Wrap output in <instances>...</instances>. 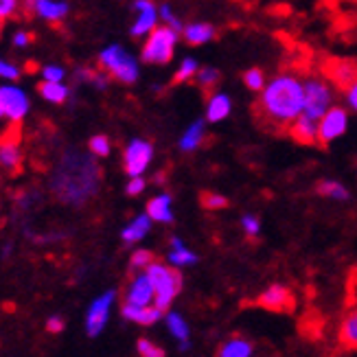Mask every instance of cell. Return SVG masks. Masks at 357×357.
I'll return each mask as SVG.
<instances>
[{
	"instance_id": "1",
	"label": "cell",
	"mask_w": 357,
	"mask_h": 357,
	"mask_svg": "<svg viewBox=\"0 0 357 357\" xmlns=\"http://www.w3.org/2000/svg\"><path fill=\"white\" fill-rule=\"evenodd\" d=\"M49 186L61 204L82 208L101 189V169L92 160V153L88 156L79 149H66L53 169Z\"/></svg>"
},
{
	"instance_id": "2",
	"label": "cell",
	"mask_w": 357,
	"mask_h": 357,
	"mask_svg": "<svg viewBox=\"0 0 357 357\" xmlns=\"http://www.w3.org/2000/svg\"><path fill=\"white\" fill-rule=\"evenodd\" d=\"M305 86L294 75H278L261 90L255 114L261 126L272 132H287L289 126L303 114Z\"/></svg>"
},
{
	"instance_id": "3",
	"label": "cell",
	"mask_w": 357,
	"mask_h": 357,
	"mask_svg": "<svg viewBox=\"0 0 357 357\" xmlns=\"http://www.w3.org/2000/svg\"><path fill=\"white\" fill-rule=\"evenodd\" d=\"M149 281L153 285V305H158L162 312H167L172 303L176 301V296L182 291V274L178 272V268H174L172 263L169 266H162V263L153 261L151 266L145 270Z\"/></svg>"
},
{
	"instance_id": "4",
	"label": "cell",
	"mask_w": 357,
	"mask_h": 357,
	"mask_svg": "<svg viewBox=\"0 0 357 357\" xmlns=\"http://www.w3.org/2000/svg\"><path fill=\"white\" fill-rule=\"evenodd\" d=\"M99 66L116 79L119 84H126V86H132L136 84L138 79V61L134 55H130L128 49H123L121 44H110L105 46L99 55Z\"/></svg>"
},
{
	"instance_id": "5",
	"label": "cell",
	"mask_w": 357,
	"mask_h": 357,
	"mask_svg": "<svg viewBox=\"0 0 357 357\" xmlns=\"http://www.w3.org/2000/svg\"><path fill=\"white\" fill-rule=\"evenodd\" d=\"M178 40H180V31L167 26V24L156 26L143 44L141 59L145 64H156V66L169 64V61L174 59Z\"/></svg>"
},
{
	"instance_id": "6",
	"label": "cell",
	"mask_w": 357,
	"mask_h": 357,
	"mask_svg": "<svg viewBox=\"0 0 357 357\" xmlns=\"http://www.w3.org/2000/svg\"><path fill=\"white\" fill-rule=\"evenodd\" d=\"M303 86H305L303 114L320 121L322 114L333 105V90H331L329 82L320 79V77H309V79L303 82Z\"/></svg>"
},
{
	"instance_id": "7",
	"label": "cell",
	"mask_w": 357,
	"mask_h": 357,
	"mask_svg": "<svg viewBox=\"0 0 357 357\" xmlns=\"http://www.w3.org/2000/svg\"><path fill=\"white\" fill-rule=\"evenodd\" d=\"M153 160V147L149 141H143V138H134V141L128 143L126 151H123V169L130 178L134 176H143L149 165Z\"/></svg>"
},
{
	"instance_id": "8",
	"label": "cell",
	"mask_w": 357,
	"mask_h": 357,
	"mask_svg": "<svg viewBox=\"0 0 357 357\" xmlns=\"http://www.w3.org/2000/svg\"><path fill=\"white\" fill-rule=\"evenodd\" d=\"M114 301H116V291L107 289V291L101 294V296H97L95 301H92V305L88 307V312H86V333L90 337L101 335V331L105 329L107 320H110V312H112Z\"/></svg>"
},
{
	"instance_id": "9",
	"label": "cell",
	"mask_w": 357,
	"mask_h": 357,
	"mask_svg": "<svg viewBox=\"0 0 357 357\" xmlns=\"http://www.w3.org/2000/svg\"><path fill=\"white\" fill-rule=\"evenodd\" d=\"M347 126H349V114L344 107L331 105L318 121V143L327 147L329 143H333L335 138H340L347 132Z\"/></svg>"
},
{
	"instance_id": "10",
	"label": "cell",
	"mask_w": 357,
	"mask_h": 357,
	"mask_svg": "<svg viewBox=\"0 0 357 357\" xmlns=\"http://www.w3.org/2000/svg\"><path fill=\"white\" fill-rule=\"evenodd\" d=\"M0 97H3V105H5V116L9 123H22L31 110V101L29 95L11 82H7L5 86H0Z\"/></svg>"
},
{
	"instance_id": "11",
	"label": "cell",
	"mask_w": 357,
	"mask_h": 357,
	"mask_svg": "<svg viewBox=\"0 0 357 357\" xmlns=\"http://www.w3.org/2000/svg\"><path fill=\"white\" fill-rule=\"evenodd\" d=\"M134 9H136V20L130 29V33L132 38H147L151 31L158 26L160 13L151 0H136Z\"/></svg>"
},
{
	"instance_id": "12",
	"label": "cell",
	"mask_w": 357,
	"mask_h": 357,
	"mask_svg": "<svg viewBox=\"0 0 357 357\" xmlns=\"http://www.w3.org/2000/svg\"><path fill=\"white\" fill-rule=\"evenodd\" d=\"M22 7L29 13H36L46 22H61L68 15L70 7L64 0H22Z\"/></svg>"
},
{
	"instance_id": "13",
	"label": "cell",
	"mask_w": 357,
	"mask_h": 357,
	"mask_svg": "<svg viewBox=\"0 0 357 357\" xmlns=\"http://www.w3.org/2000/svg\"><path fill=\"white\" fill-rule=\"evenodd\" d=\"M257 305L270 312H291L294 309V294L285 285H272L266 291H261V296L257 298Z\"/></svg>"
},
{
	"instance_id": "14",
	"label": "cell",
	"mask_w": 357,
	"mask_h": 357,
	"mask_svg": "<svg viewBox=\"0 0 357 357\" xmlns=\"http://www.w3.org/2000/svg\"><path fill=\"white\" fill-rule=\"evenodd\" d=\"M153 298H156V294H153V285L149 281V276L145 270L136 272L134 278L128 285V291H126V303H134V305H151Z\"/></svg>"
},
{
	"instance_id": "15",
	"label": "cell",
	"mask_w": 357,
	"mask_h": 357,
	"mask_svg": "<svg viewBox=\"0 0 357 357\" xmlns=\"http://www.w3.org/2000/svg\"><path fill=\"white\" fill-rule=\"evenodd\" d=\"M121 314L126 320L141 324V327H149V324H156L162 318V309L158 305H134V303H126L121 309Z\"/></svg>"
},
{
	"instance_id": "16",
	"label": "cell",
	"mask_w": 357,
	"mask_h": 357,
	"mask_svg": "<svg viewBox=\"0 0 357 357\" xmlns=\"http://www.w3.org/2000/svg\"><path fill=\"white\" fill-rule=\"evenodd\" d=\"M22 167V147L18 138H3L0 141V172L15 174Z\"/></svg>"
},
{
	"instance_id": "17",
	"label": "cell",
	"mask_w": 357,
	"mask_h": 357,
	"mask_svg": "<svg viewBox=\"0 0 357 357\" xmlns=\"http://www.w3.org/2000/svg\"><path fill=\"white\" fill-rule=\"evenodd\" d=\"M289 136L294 138L296 143L301 145H314L318 143V121L307 116V114H301L296 121L289 126Z\"/></svg>"
},
{
	"instance_id": "18",
	"label": "cell",
	"mask_w": 357,
	"mask_h": 357,
	"mask_svg": "<svg viewBox=\"0 0 357 357\" xmlns=\"http://www.w3.org/2000/svg\"><path fill=\"white\" fill-rule=\"evenodd\" d=\"M327 77L337 88L344 90L357 77V64L349 59H331L327 61Z\"/></svg>"
},
{
	"instance_id": "19",
	"label": "cell",
	"mask_w": 357,
	"mask_h": 357,
	"mask_svg": "<svg viewBox=\"0 0 357 357\" xmlns=\"http://www.w3.org/2000/svg\"><path fill=\"white\" fill-rule=\"evenodd\" d=\"M147 215L151 222L158 224H172L174 222V199L169 193H160L147 202Z\"/></svg>"
},
{
	"instance_id": "20",
	"label": "cell",
	"mask_w": 357,
	"mask_h": 357,
	"mask_svg": "<svg viewBox=\"0 0 357 357\" xmlns=\"http://www.w3.org/2000/svg\"><path fill=\"white\" fill-rule=\"evenodd\" d=\"M149 230H151V217H149L147 213L136 215L134 220L121 230V239L132 245V243L143 241V239L149 235Z\"/></svg>"
},
{
	"instance_id": "21",
	"label": "cell",
	"mask_w": 357,
	"mask_h": 357,
	"mask_svg": "<svg viewBox=\"0 0 357 357\" xmlns=\"http://www.w3.org/2000/svg\"><path fill=\"white\" fill-rule=\"evenodd\" d=\"M204 141H206V123L204 121H195L180 136V149L186 151V153H191V151L199 149Z\"/></svg>"
},
{
	"instance_id": "22",
	"label": "cell",
	"mask_w": 357,
	"mask_h": 357,
	"mask_svg": "<svg viewBox=\"0 0 357 357\" xmlns=\"http://www.w3.org/2000/svg\"><path fill=\"white\" fill-rule=\"evenodd\" d=\"M40 90V97L46 103H53V105H64L70 99V88L64 82H44L38 86Z\"/></svg>"
},
{
	"instance_id": "23",
	"label": "cell",
	"mask_w": 357,
	"mask_h": 357,
	"mask_svg": "<svg viewBox=\"0 0 357 357\" xmlns=\"http://www.w3.org/2000/svg\"><path fill=\"white\" fill-rule=\"evenodd\" d=\"M337 340L347 351H357V309L349 312L337 329Z\"/></svg>"
},
{
	"instance_id": "24",
	"label": "cell",
	"mask_w": 357,
	"mask_h": 357,
	"mask_svg": "<svg viewBox=\"0 0 357 357\" xmlns=\"http://www.w3.org/2000/svg\"><path fill=\"white\" fill-rule=\"evenodd\" d=\"M232 110V101L224 92H215V95L208 97L206 101V121L211 123H220L224 121Z\"/></svg>"
},
{
	"instance_id": "25",
	"label": "cell",
	"mask_w": 357,
	"mask_h": 357,
	"mask_svg": "<svg viewBox=\"0 0 357 357\" xmlns=\"http://www.w3.org/2000/svg\"><path fill=\"white\" fill-rule=\"evenodd\" d=\"M182 36L191 46H199V44H206L215 38V26L208 22H193L182 29Z\"/></svg>"
},
{
	"instance_id": "26",
	"label": "cell",
	"mask_w": 357,
	"mask_h": 357,
	"mask_svg": "<svg viewBox=\"0 0 357 357\" xmlns=\"http://www.w3.org/2000/svg\"><path fill=\"white\" fill-rule=\"evenodd\" d=\"M252 344L243 337H230L228 342H224L217 351L220 357H250L252 355Z\"/></svg>"
},
{
	"instance_id": "27",
	"label": "cell",
	"mask_w": 357,
	"mask_h": 357,
	"mask_svg": "<svg viewBox=\"0 0 357 357\" xmlns=\"http://www.w3.org/2000/svg\"><path fill=\"white\" fill-rule=\"evenodd\" d=\"M318 193L322 197H329V199H349V189L342 182H335V180H324L318 184Z\"/></svg>"
},
{
	"instance_id": "28",
	"label": "cell",
	"mask_w": 357,
	"mask_h": 357,
	"mask_svg": "<svg viewBox=\"0 0 357 357\" xmlns=\"http://www.w3.org/2000/svg\"><path fill=\"white\" fill-rule=\"evenodd\" d=\"M167 259H169V263H172L174 268H186V266H195V263H197V255L191 252L186 245L172 248V252H169Z\"/></svg>"
},
{
	"instance_id": "29",
	"label": "cell",
	"mask_w": 357,
	"mask_h": 357,
	"mask_svg": "<svg viewBox=\"0 0 357 357\" xmlns=\"http://www.w3.org/2000/svg\"><path fill=\"white\" fill-rule=\"evenodd\" d=\"M167 329L178 340V342L180 340H189V324H186V320L176 312L167 314Z\"/></svg>"
},
{
	"instance_id": "30",
	"label": "cell",
	"mask_w": 357,
	"mask_h": 357,
	"mask_svg": "<svg viewBox=\"0 0 357 357\" xmlns=\"http://www.w3.org/2000/svg\"><path fill=\"white\" fill-rule=\"evenodd\" d=\"M199 66H197V61L193 57H184L180 61V66L174 75V84H186V82H191L195 79V75H197Z\"/></svg>"
},
{
	"instance_id": "31",
	"label": "cell",
	"mask_w": 357,
	"mask_h": 357,
	"mask_svg": "<svg viewBox=\"0 0 357 357\" xmlns=\"http://www.w3.org/2000/svg\"><path fill=\"white\" fill-rule=\"evenodd\" d=\"M88 149H90V153L95 158H107V156H110V151H112V143H110V138H107V136L97 134V136H92L88 141Z\"/></svg>"
},
{
	"instance_id": "32",
	"label": "cell",
	"mask_w": 357,
	"mask_h": 357,
	"mask_svg": "<svg viewBox=\"0 0 357 357\" xmlns=\"http://www.w3.org/2000/svg\"><path fill=\"white\" fill-rule=\"evenodd\" d=\"M195 82L202 90H213L217 84H220V73H217L215 68H199L197 75H195Z\"/></svg>"
},
{
	"instance_id": "33",
	"label": "cell",
	"mask_w": 357,
	"mask_h": 357,
	"mask_svg": "<svg viewBox=\"0 0 357 357\" xmlns=\"http://www.w3.org/2000/svg\"><path fill=\"white\" fill-rule=\"evenodd\" d=\"M243 84L248 90H252V92H261L263 88H266V75H263V70L259 68H250V70H245L243 73Z\"/></svg>"
},
{
	"instance_id": "34",
	"label": "cell",
	"mask_w": 357,
	"mask_h": 357,
	"mask_svg": "<svg viewBox=\"0 0 357 357\" xmlns=\"http://www.w3.org/2000/svg\"><path fill=\"white\" fill-rule=\"evenodd\" d=\"M153 263V255L149 252V250H145V248H138V250L132 255V259H130V266H132V270H136V272H141V270H147L149 266Z\"/></svg>"
},
{
	"instance_id": "35",
	"label": "cell",
	"mask_w": 357,
	"mask_h": 357,
	"mask_svg": "<svg viewBox=\"0 0 357 357\" xmlns=\"http://www.w3.org/2000/svg\"><path fill=\"white\" fill-rule=\"evenodd\" d=\"M40 75H42L44 82H64L68 73L64 66H59V64H46V66H42Z\"/></svg>"
},
{
	"instance_id": "36",
	"label": "cell",
	"mask_w": 357,
	"mask_h": 357,
	"mask_svg": "<svg viewBox=\"0 0 357 357\" xmlns=\"http://www.w3.org/2000/svg\"><path fill=\"white\" fill-rule=\"evenodd\" d=\"M202 206L206 211H222L228 206V199L222 193H202Z\"/></svg>"
},
{
	"instance_id": "37",
	"label": "cell",
	"mask_w": 357,
	"mask_h": 357,
	"mask_svg": "<svg viewBox=\"0 0 357 357\" xmlns=\"http://www.w3.org/2000/svg\"><path fill=\"white\" fill-rule=\"evenodd\" d=\"M136 351L141 353L143 357H162L165 355V351L160 349V347H156L151 342V340H147V337H141L136 342Z\"/></svg>"
},
{
	"instance_id": "38",
	"label": "cell",
	"mask_w": 357,
	"mask_h": 357,
	"mask_svg": "<svg viewBox=\"0 0 357 357\" xmlns=\"http://www.w3.org/2000/svg\"><path fill=\"white\" fill-rule=\"evenodd\" d=\"M22 0H0V22L11 20L15 13L20 11Z\"/></svg>"
},
{
	"instance_id": "39",
	"label": "cell",
	"mask_w": 357,
	"mask_h": 357,
	"mask_svg": "<svg viewBox=\"0 0 357 357\" xmlns=\"http://www.w3.org/2000/svg\"><path fill=\"white\" fill-rule=\"evenodd\" d=\"M158 13H160V20H165L167 26H172V29H176V31H180V33H182V29H184V26H182L180 18L174 13L172 7H169V5H162V7L158 9Z\"/></svg>"
},
{
	"instance_id": "40",
	"label": "cell",
	"mask_w": 357,
	"mask_h": 357,
	"mask_svg": "<svg viewBox=\"0 0 357 357\" xmlns=\"http://www.w3.org/2000/svg\"><path fill=\"white\" fill-rule=\"evenodd\" d=\"M20 68L11 64V61L7 59H0V79H5V82H18V77H20Z\"/></svg>"
},
{
	"instance_id": "41",
	"label": "cell",
	"mask_w": 357,
	"mask_h": 357,
	"mask_svg": "<svg viewBox=\"0 0 357 357\" xmlns=\"http://www.w3.org/2000/svg\"><path fill=\"white\" fill-rule=\"evenodd\" d=\"M241 228L248 237H257L259 235V230H261V222H259V217L255 215H243L241 217Z\"/></svg>"
},
{
	"instance_id": "42",
	"label": "cell",
	"mask_w": 357,
	"mask_h": 357,
	"mask_svg": "<svg viewBox=\"0 0 357 357\" xmlns=\"http://www.w3.org/2000/svg\"><path fill=\"white\" fill-rule=\"evenodd\" d=\"M145 189H147V182H145V178H143V176H134V178H130V180H128V184H126V193H128V195H132V197L141 195Z\"/></svg>"
},
{
	"instance_id": "43",
	"label": "cell",
	"mask_w": 357,
	"mask_h": 357,
	"mask_svg": "<svg viewBox=\"0 0 357 357\" xmlns=\"http://www.w3.org/2000/svg\"><path fill=\"white\" fill-rule=\"evenodd\" d=\"M344 97H347L349 107H353V110L357 112V77L344 88Z\"/></svg>"
},
{
	"instance_id": "44",
	"label": "cell",
	"mask_w": 357,
	"mask_h": 357,
	"mask_svg": "<svg viewBox=\"0 0 357 357\" xmlns=\"http://www.w3.org/2000/svg\"><path fill=\"white\" fill-rule=\"evenodd\" d=\"M64 327H66V324H64V318H61V316H51L49 320H46V331L53 333V335L61 333V331H64Z\"/></svg>"
},
{
	"instance_id": "45",
	"label": "cell",
	"mask_w": 357,
	"mask_h": 357,
	"mask_svg": "<svg viewBox=\"0 0 357 357\" xmlns=\"http://www.w3.org/2000/svg\"><path fill=\"white\" fill-rule=\"evenodd\" d=\"M90 84L95 86L97 90H105L107 84H110V75H107V73H92Z\"/></svg>"
},
{
	"instance_id": "46",
	"label": "cell",
	"mask_w": 357,
	"mask_h": 357,
	"mask_svg": "<svg viewBox=\"0 0 357 357\" xmlns=\"http://www.w3.org/2000/svg\"><path fill=\"white\" fill-rule=\"evenodd\" d=\"M29 44H31V36L26 33V31H15V33H13V46H15V49H26Z\"/></svg>"
},
{
	"instance_id": "47",
	"label": "cell",
	"mask_w": 357,
	"mask_h": 357,
	"mask_svg": "<svg viewBox=\"0 0 357 357\" xmlns=\"http://www.w3.org/2000/svg\"><path fill=\"white\" fill-rule=\"evenodd\" d=\"M178 349H180V351H189V349H191V342H189V340H180Z\"/></svg>"
},
{
	"instance_id": "48",
	"label": "cell",
	"mask_w": 357,
	"mask_h": 357,
	"mask_svg": "<svg viewBox=\"0 0 357 357\" xmlns=\"http://www.w3.org/2000/svg\"><path fill=\"white\" fill-rule=\"evenodd\" d=\"M0 121H7V116H5V105H3V97H0Z\"/></svg>"
}]
</instances>
